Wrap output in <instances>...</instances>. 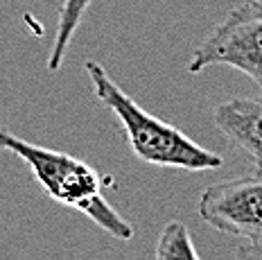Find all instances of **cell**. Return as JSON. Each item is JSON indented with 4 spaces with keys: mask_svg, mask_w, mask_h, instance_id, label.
<instances>
[{
    "mask_svg": "<svg viewBox=\"0 0 262 260\" xmlns=\"http://www.w3.org/2000/svg\"><path fill=\"white\" fill-rule=\"evenodd\" d=\"M86 73L91 77L95 100L113 113L116 122L127 136L131 154L138 161L156 167H174L188 172L220 170L224 165V159L217 151L201 147L181 129L136 104L134 97H129L113 82L102 63L86 61Z\"/></svg>",
    "mask_w": 262,
    "mask_h": 260,
    "instance_id": "1",
    "label": "cell"
},
{
    "mask_svg": "<svg viewBox=\"0 0 262 260\" xmlns=\"http://www.w3.org/2000/svg\"><path fill=\"white\" fill-rule=\"evenodd\" d=\"M0 149L18 156L30 167L32 179L41 186V190L57 204L86 215L93 224H97L116 240L127 242L134 237V226L106 202L102 192V177L95 167L66 151L23 140L3 127H0Z\"/></svg>",
    "mask_w": 262,
    "mask_h": 260,
    "instance_id": "2",
    "label": "cell"
},
{
    "mask_svg": "<svg viewBox=\"0 0 262 260\" xmlns=\"http://www.w3.org/2000/svg\"><path fill=\"white\" fill-rule=\"evenodd\" d=\"M212 66L239 70L253 79L262 93V9L244 0L231 9L196 46L188 61V73L199 75Z\"/></svg>",
    "mask_w": 262,
    "mask_h": 260,
    "instance_id": "3",
    "label": "cell"
},
{
    "mask_svg": "<svg viewBox=\"0 0 262 260\" xmlns=\"http://www.w3.org/2000/svg\"><path fill=\"white\" fill-rule=\"evenodd\" d=\"M199 218L226 235L262 245V175L208 186L199 199Z\"/></svg>",
    "mask_w": 262,
    "mask_h": 260,
    "instance_id": "4",
    "label": "cell"
},
{
    "mask_svg": "<svg viewBox=\"0 0 262 260\" xmlns=\"http://www.w3.org/2000/svg\"><path fill=\"white\" fill-rule=\"evenodd\" d=\"M212 122L262 175V95L231 97L212 109Z\"/></svg>",
    "mask_w": 262,
    "mask_h": 260,
    "instance_id": "5",
    "label": "cell"
},
{
    "mask_svg": "<svg viewBox=\"0 0 262 260\" xmlns=\"http://www.w3.org/2000/svg\"><path fill=\"white\" fill-rule=\"evenodd\" d=\"M93 0H63V5L59 7V18H57V32H54V41L48 55V68L59 70L68 52V46L73 41L75 32H77L84 14L89 12Z\"/></svg>",
    "mask_w": 262,
    "mask_h": 260,
    "instance_id": "6",
    "label": "cell"
},
{
    "mask_svg": "<svg viewBox=\"0 0 262 260\" xmlns=\"http://www.w3.org/2000/svg\"><path fill=\"white\" fill-rule=\"evenodd\" d=\"M154 260H201L183 222L172 220L161 229L154 247Z\"/></svg>",
    "mask_w": 262,
    "mask_h": 260,
    "instance_id": "7",
    "label": "cell"
},
{
    "mask_svg": "<svg viewBox=\"0 0 262 260\" xmlns=\"http://www.w3.org/2000/svg\"><path fill=\"white\" fill-rule=\"evenodd\" d=\"M233 260H262V245H242L235 249Z\"/></svg>",
    "mask_w": 262,
    "mask_h": 260,
    "instance_id": "8",
    "label": "cell"
},
{
    "mask_svg": "<svg viewBox=\"0 0 262 260\" xmlns=\"http://www.w3.org/2000/svg\"><path fill=\"white\" fill-rule=\"evenodd\" d=\"M244 3H249V5H253V7L262 9V0H244Z\"/></svg>",
    "mask_w": 262,
    "mask_h": 260,
    "instance_id": "9",
    "label": "cell"
}]
</instances>
